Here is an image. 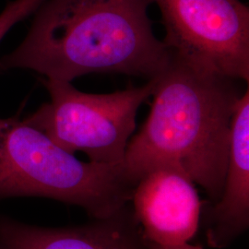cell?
Segmentation results:
<instances>
[{"instance_id":"52a82bcc","label":"cell","mask_w":249,"mask_h":249,"mask_svg":"<svg viewBox=\"0 0 249 249\" xmlns=\"http://www.w3.org/2000/svg\"><path fill=\"white\" fill-rule=\"evenodd\" d=\"M0 245L5 249H147L127 204L109 217L72 227L34 226L0 216Z\"/></svg>"},{"instance_id":"ba28073f","label":"cell","mask_w":249,"mask_h":249,"mask_svg":"<svg viewBox=\"0 0 249 249\" xmlns=\"http://www.w3.org/2000/svg\"><path fill=\"white\" fill-rule=\"evenodd\" d=\"M206 238L211 248L229 247L249 227V90L232 115L227 168L221 197L205 206Z\"/></svg>"},{"instance_id":"3957f363","label":"cell","mask_w":249,"mask_h":249,"mask_svg":"<svg viewBox=\"0 0 249 249\" xmlns=\"http://www.w3.org/2000/svg\"><path fill=\"white\" fill-rule=\"evenodd\" d=\"M132 190L122 165L82 161L24 120L0 118V200L46 197L103 219L124 208Z\"/></svg>"},{"instance_id":"6da1fadb","label":"cell","mask_w":249,"mask_h":249,"mask_svg":"<svg viewBox=\"0 0 249 249\" xmlns=\"http://www.w3.org/2000/svg\"><path fill=\"white\" fill-rule=\"evenodd\" d=\"M152 0H45L22 43L0 59V71L24 69L48 80L90 73L158 77L171 53L152 31Z\"/></svg>"},{"instance_id":"8992f818","label":"cell","mask_w":249,"mask_h":249,"mask_svg":"<svg viewBox=\"0 0 249 249\" xmlns=\"http://www.w3.org/2000/svg\"><path fill=\"white\" fill-rule=\"evenodd\" d=\"M130 201L145 241L174 247L196 235L203 204L196 184L182 170L160 165L147 171L134 186Z\"/></svg>"},{"instance_id":"9c48e42d","label":"cell","mask_w":249,"mask_h":249,"mask_svg":"<svg viewBox=\"0 0 249 249\" xmlns=\"http://www.w3.org/2000/svg\"><path fill=\"white\" fill-rule=\"evenodd\" d=\"M45 0H15L0 13V41L9 30L35 13Z\"/></svg>"},{"instance_id":"8fae6325","label":"cell","mask_w":249,"mask_h":249,"mask_svg":"<svg viewBox=\"0 0 249 249\" xmlns=\"http://www.w3.org/2000/svg\"><path fill=\"white\" fill-rule=\"evenodd\" d=\"M0 249H4V248H3V247H2V246H1V245H0Z\"/></svg>"},{"instance_id":"277c9868","label":"cell","mask_w":249,"mask_h":249,"mask_svg":"<svg viewBox=\"0 0 249 249\" xmlns=\"http://www.w3.org/2000/svg\"><path fill=\"white\" fill-rule=\"evenodd\" d=\"M155 81L154 78L142 87L93 94L80 91L69 81L46 79L50 101L24 121L72 154L81 151L89 161L122 165L138 111L152 95Z\"/></svg>"},{"instance_id":"30bf717a","label":"cell","mask_w":249,"mask_h":249,"mask_svg":"<svg viewBox=\"0 0 249 249\" xmlns=\"http://www.w3.org/2000/svg\"><path fill=\"white\" fill-rule=\"evenodd\" d=\"M146 242V248L147 249H204L199 246H193L188 243L179 245V246H174V247H167V246H160L151 242Z\"/></svg>"},{"instance_id":"5b68a950","label":"cell","mask_w":249,"mask_h":249,"mask_svg":"<svg viewBox=\"0 0 249 249\" xmlns=\"http://www.w3.org/2000/svg\"><path fill=\"white\" fill-rule=\"evenodd\" d=\"M172 56L197 71L249 80V9L241 0H152Z\"/></svg>"},{"instance_id":"7a4b0ae2","label":"cell","mask_w":249,"mask_h":249,"mask_svg":"<svg viewBox=\"0 0 249 249\" xmlns=\"http://www.w3.org/2000/svg\"><path fill=\"white\" fill-rule=\"evenodd\" d=\"M151 111L127 144L122 164L134 187L154 167L182 170L202 187L209 204L222 195L232 115L241 97L236 80L197 71L171 55L155 78Z\"/></svg>"}]
</instances>
